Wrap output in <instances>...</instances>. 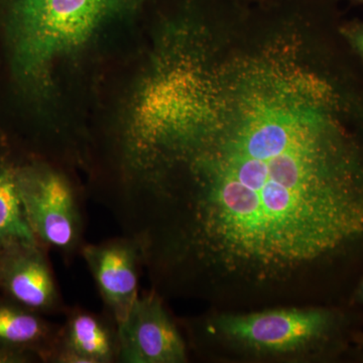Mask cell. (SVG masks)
Here are the masks:
<instances>
[{"label": "cell", "instance_id": "obj_7", "mask_svg": "<svg viewBox=\"0 0 363 363\" xmlns=\"http://www.w3.org/2000/svg\"><path fill=\"white\" fill-rule=\"evenodd\" d=\"M83 255L105 304L121 323L138 298L136 247L128 241H112L89 245Z\"/></svg>", "mask_w": 363, "mask_h": 363}, {"label": "cell", "instance_id": "obj_12", "mask_svg": "<svg viewBox=\"0 0 363 363\" xmlns=\"http://www.w3.org/2000/svg\"><path fill=\"white\" fill-rule=\"evenodd\" d=\"M39 357V355L30 352V351L13 350V348L0 346V363L32 362Z\"/></svg>", "mask_w": 363, "mask_h": 363}, {"label": "cell", "instance_id": "obj_13", "mask_svg": "<svg viewBox=\"0 0 363 363\" xmlns=\"http://www.w3.org/2000/svg\"><path fill=\"white\" fill-rule=\"evenodd\" d=\"M240 1L247 4H267V2L278 1V0H240Z\"/></svg>", "mask_w": 363, "mask_h": 363}, {"label": "cell", "instance_id": "obj_6", "mask_svg": "<svg viewBox=\"0 0 363 363\" xmlns=\"http://www.w3.org/2000/svg\"><path fill=\"white\" fill-rule=\"evenodd\" d=\"M0 295L37 313L56 305V286L39 242H13L0 252Z\"/></svg>", "mask_w": 363, "mask_h": 363}, {"label": "cell", "instance_id": "obj_3", "mask_svg": "<svg viewBox=\"0 0 363 363\" xmlns=\"http://www.w3.org/2000/svg\"><path fill=\"white\" fill-rule=\"evenodd\" d=\"M331 322L330 313L324 310L289 308L219 315L212 328L227 343L252 354L285 357L306 352L321 342Z\"/></svg>", "mask_w": 363, "mask_h": 363}, {"label": "cell", "instance_id": "obj_8", "mask_svg": "<svg viewBox=\"0 0 363 363\" xmlns=\"http://www.w3.org/2000/svg\"><path fill=\"white\" fill-rule=\"evenodd\" d=\"M65 341L60 357L63 362H111L117 347L111 330L88 313H78L69 320Z\"/></svg>", "mask_w": 363, "mask_h": 363}, {"label": "cell", "instance_id": "obj_2", "mask_svg": "<svg viewBox=\"0 0 363 363\" xmlns=\"http://www.w3.org/2000/svg\"><path fill=\"white\" fill-rule=\"evenodd\" d=\"M156 0H4L14 73L30 89L50 84L57 63Z\"/></svg>", "mask_w": 363, "mask_h": 363}, {"label": "cell", "instance_id": "obj_10", "mask_svg": "<svg viewBox=\"0 0 363 363\" xmlns=\"http://www.w3.org/2000/svg\"><path fill=\"white\" fill-rule=\"evenodd\" d=\"M13 242H39L26 219L18 167L0 161V252Z\"/></svg>", "mask_w": 363, "mask_h": 363}, {"label": "cell", "instance_id": "obj_9", "mask_svg": "<svg viewBox=\"0 0 363 363\" xmlns=\"http://www.w3.org/2000/svg\"><path fill=\"white\" fill-rule=\"evenodd\" d=\"M49 338L50 328L39 313L0 295V346L30 351L42 357L47 352Z\"/></svg>", "mask_w": 363, "mask_h": 363}, {"label": "cell", "instance_id": "obj_5", "mask_svg": "<svg viewBox=\"0 0 363 363\" xmlns=\"http://www.w3.org/2000/svg\"><path fill=\"white\" fill-rule=\"evenodd\" d=\"M119 357L128 363H180L186 345L159 298H138L118 324Z\"/></svg>", "mask_w": 363, "mask_h": 363}, {"label": "cell", "instance_id": "obj_14", "mask_svg": "<svg viewBox=\"0 0 363 363\" xmlns=\"http://www.w3.org/2000/svg\"><path fill=\"white\" fill-rule=\"evenodd\" d=\"M336 1H339V0H336ZM346 1L352 2L354 4H359V6H363V0H346Z\"/></svg>", "mask_w": 363, "mask_h": 363}, {"label": "cell", "instance_id": "obj_11", "mask_svg": "<svg viewBox=\"0 0 363 363\" xmlns=\"http://www.w3.org/2000/svg\"><path fill=\"white\" fill-rule=\"evenodd\" d=\"M340 33L363 64V21L359 20H343L340 25Z\"/></svg>", "mask_w": 363, "mask_h": 363}, {"label": "cell", "instance_id": "obj_15", "mask_svg": "<svg viewBox=\"0 0 363 363\" xmlns=\"http://www.w3.org/2000/svg\"><path fill=\"white\" fill-rule=\"evenodd\" d=\"M360 297H362L363 300V283L362 285V288H360Z\"/></svg>", "mask_w": 363, "mask_h": 363}, {"label": "cell", "instance_id": "obj_4", "mask_svg": "<svg viewBox=\"0 0 363 363\" xmlns=\"http://www.w3.org/2000/svg\"><path fill=\"white\" fill-rule=\"evenodd\" d=\"M18 188L28 223L38 240L61 250L75 245L79 213L70 184L63 176L18 167Z\"/></svg>", "mask_w": 363, "mask_h": 363}, {"label": "cell", "instance_id": "obj_1", "mask_svg": "<svg viewBox=\"0 0 363 363\" xmlns=\"http://www.w3.org/2000/svg\"><path fill=\"white\" fill-rule=\"evenodd\" d=\"M157 111L172 154L156 186L210 278L278 286L362 240L363 64L329 21H219L167 72Z\"/></svg>", "mask_w": 363, "mask_h": 363}]
</instances>
